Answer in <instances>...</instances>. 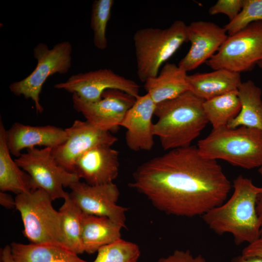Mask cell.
Masks as SVG:
<instances>
[{
    "label": "cell",
    "mask_w": 262,
    "mask_h": 262,
    "mask_svg": "<svg viewBox=\"0 0 262 262\" xmlns=\"http://www.w3.org/2000/svg\"><path fill=\"white\" fill-rule=\"evenodd\" d=\"M129 186L161 212L187 217L202 216L221 205L231 188L217 161L204 157L191 145L143 163Z\"/></svg>",
    "instance_id": "6da1fadb"
},
{
    "label": "cell",
    "mask_w": 262,
    "mask_h": 262,
    "mask_svg": "<svg viewBox=\"0 0 262 262\" xmlns=\"http://www.w3.org/2000/svg\"><path fill=\"white\" fill-rule=\"evenodd\" d=\"M233 192L228 200L202 216L216 234H231L236 245L250 244L261 236V221L257 213L258 197L262 187L242 175L233 182Z\"/></svg>",
    "instance_id": "7a4b0ae2"
},
{
    "label": "cell",
    "mask_w": 262,
    "mask_h": 262,
    "mask_svg": "<svg viewBox=\"0 0 262 262\" xmlns=\"http://www.w3.org/2000/svg\"><path fill=\"white\" fill-rule=\"evenodd\" d=\"M204 100L188 90L171 99L156 104L154 136L165 150L187 147L208 124Z\"/></svg>",
    "instance_id": "3957f363"
},
{
    "label": "cell",
    "mask_w": 262,
    "mask_h": 262,
    "mask_svg": "<svg viewBox=\"0 0 262 262\" xmlns=\"http://www.w3.org/2000/svg\"><path fill=\"white\" fill-rule=\"evenodd\" d=\"M197 147L207 159L224 160L246 169L262 166V131L246 126L227 125L213 129Z\"/></svg>",
    "instance_id": "277c9868"
},
{
    "label": "cell",
    "mask_w": 262,
    "mask_h": 262,
    "mask_svg": "<svg viewBox=\"0 0 262 262\" xmlns=\"http://www.w3.org/2000/svg\"><path fill=\"white\" fill-rule=\"evenodd\" d=\"M186 29L184 22L179 20L167 28L149 27L136 31L133 40L137 74L142 82L156 76L164 64L188 41Z\"/></svg>",
    "instance_id": "5b68a950"
},
{
    "label": "cell",
    "mask_w": 262,
    "mask_h": 262,
    "mask_svg": "<svg viewBox=\"0 0 262 262\" xmlns=\"http://www.w3.org/2000/svg\"><path fill=\"white\" fill-rule=\"evenodd\" d=\"M16 209L23 222V233L33 244L50 243L63 246L61 214L53 207V200L41 189L16 195Z\"/></svg>",
    "instance_id": "8992f818"
},
{
    "label": "cell",
    "mask_w": 262,
    "mask_h": 262,
    "mask_svg": "<svg viewBox=\"0 0 262 262\" xmlns=\"http://www.w3.org/2000/svg\"><path fill=\"white\" fill-rule=\"evenodd\" d=\"M72 49L68 41L56 44L50 49L45 43H38L33 49V56L37 61L36 67L24 79L11 83L10 92L15 96L31 99L36 113L41 114L44 109L39 96L43 85L50 76L68 72L72 66Z\"/></svg>",
    "instance_id": "52a82bcc"
},
{
    "label": "cell",
    "mask_w": 262,
    "mask_h": 262,
    "mask_svg": "<svg viewBox=\"0 0 262 262\" xmlns=\"http://www.w3.org/2000/svg\"><path fill=\"white\" fill-rule=\"evenodd\" d=\"M262 61V21L228 36L207 62L213 70L225 69L240 73L253 69Z\"/></svg>",
    "instance_id": "ba28073f"
},
{
    "label": "cell",
    "mask_w": 262,
    "mask_h": 262,
    "mask_svg": "<svg viewBox=\"0 0 262 262\" xmlns=\"http://www.w3.org/2000/svg\"><path fill=\"white\" fill-rule=\"evenodd\" d=\"M51 150L50 147L29 148L15 161L30 176L35 190H43L53 200L64 199L68 193L64 187H69L80 179L76 173L68 172L56 163Z\"/></svg>",
    "instance_id": "9c48e42d"
},
{
    "label": "cell",
    "mask_w": 262,
    "mask_h": 262,
    "mask_svg": "<svg viewBox=\"0 0 262 262\" xmlns=\"http://www.w3.org/2000/svg\"><path fill=\"white\" fill-rule=\"evenodd\" d=\"M54 87L76 94L88 102L99 100L102 93L110 89L122 90L136 98L140 96V86L136 82L109 68L71 75L66 82L55 84Z\"/></svg>",
    "instance_id": "30bf717a"
},
{
    "label": "cell",
    "mask_w": 262,
    "mask_h": 262,
    "mask_svg": "<svg viewBox=\"0 0 262 262\" xmlns=\"http://www.w3.org/2000/svg\"><path fill=\"white\" fill-rule=\"evenodd\" d=\"M73 107L86 121L100 130L114 131L120 126L124 118L136 100V98L122 90L105 91L99 100L85 102L76 94L72 96Z\"/></svg>",
    "instance_id": "8fae6325"
},
{
    "label": "cell",
    "mask_w": 262,
    "mask_h": 262,
    "mask_svg": "<svg viewBox=\"0 0 262 262\" xmlns=\"http://www.w3.org/2000/svg\"><path fill=\"white\" fill-rule=\"evenodd\" d=\"M65 130L66 140L52 148L51 153L56 163L71 173H75V163L84 153L98 146H112L117 141L111 132L98 129L87 121L76 120Z\"/></svg>",
    "instance_id": "7c38bea8"
},
{
    "label": "cell",
    "mask_w": 262,
    "mask_h": 262,
    "mask_svg": "<svg viewBox=\"0 0 262 262\" xmlns=\"http://www.w3.org/2000/svg\"><path fill=\"white\" fill-rule=\"evenodd\" d=\"M69 188L70 197L84 213L108 217L126 228L128 208L117 204L120 192L114 182L91 185L79 180Z\"/></svg>",
    "instance_id": "4fadbf2b"
},
{
    "label": "cell",
    "mask_w": 262,
    "mask_h": 262,
    "mask_svg": "<svg viewBox=\"0 0 262 262\" xmlns=\"http://www.w3.org/2000/svg\"><path fill=\"white\" fill-rule=\"evenodd\" d=\"M186 31L191 47L178 65L186 72L206 63L217 52L229 36L224 27L207 21H193L187 25Z\"/></svg>",
    "instance_id": "5bb4252c"
},
{
    "label": "cell",
    "mask_w": 262,
    "mask_h": 262,
    "mask_svg": "<svg viewBox=\"0 0 262 262\" xmlns=\"http://www.w3.org/2000/svg\"><path fill=\"white\" fill-rule=\"evenodd\" d=\"M156 104L146 94L139 96L127 113L120 126L126 129L125 141L134 151H149L154 145V123L152 118Z\"/></svg>",
    "instance_id": "9a60e30c"
},
{
    "label": "cell",
    "mask_w": 262,
    "mask_h": 262,
    "mask_svg": "<svg viewBox=\"0 0 262 262\" xmlns=\"http://www.w3.org/2000/svg\"><path fill=\"white\" fill-rule=\"evenodd\" d=\"M119 168L118 151L111 146H101L90 149L77 160L75 173L88 184L97 185L113 182Z\"/></svg>",
    "instance_id": "2e32d148"
},
{
    "label": "cell",
    "mask_w": 262,
    "mask_h": 262,
    "mask_svg": "<svg viewBox=\"0 0 262 262\" xmlns=\"http://www.w3.org/2000/svg\"><path fill=\"white\" fill-rule=\"evenodd\" d=\"M6 137L10 153L17 158L25 148H55L66 140L67 133L65 129L54 126H33L16 122L6 130Z\"/></svg>",
    "instance_id": "e0dca14e"
},
{
    "label": "cell",
    "mask_w": 262,
    "mask_h": 262,
    "mask_svg": "<svg viewBox=\"0 0 262 262\" xmlns=\"http://www.w3.org/2000/svg\"><path fill=\"white\" fill-rule=\"evenodd\" d=\"M189 90L204 100L237 91L242 83L240 73L225 69L187 75Z\"/></svg>",
    "instance_id": "ac0fdd59"
},
{
    "label": "cell",
    "mask_w": 262,
    "mask_h": 262,
    "mask_svg": "<svg viewBox=\"0 0 262 262\" xmlns=\"http://www.w3.org/2000/svg\"><path fill=\"white\" fill-rule=\"evenodd\" d=\"M187 72L174 63H165L158 75L144 82L145 90L157 104L189 90Z\"/></svg>",
    "instance_id": "d6986e66"
},
{
    "label": "cell",
    "mask_w": 262,
    "mask_h": 262,
    "mask_svg": "<svg viewBox=\"0 0 262 262\" xmlns=\"http://www.w3.org/2000/svg\"><path fill=\"white\" fill-rule=\"evenodd\" d=\"M124 228L111 219L83 213L82 239L84 252L93 254L121 239Z\"/></svg>",
    "instance_id": "ffe728a7"
},
{
    "label": "cell",
    "mask_w": 262,
    "mask_h": 262,
    "mask_svg": "<svg viewBox=\"0 0 262 262\" xmlns=\"http://www.w3.org/2000/svg\"><path fill=\"white\" fill-rule=\"evenodd\" d=\"M6 130L0 121V190L16 195L30 192L34 188L30 176L11 157L6 142Z\"/></svg>",
    "instance_id": "44dd1931"
},
{
    "label": "cell",
    "mask_w": 262,
    "mask_h": 262,
    "mask_svg": "<svg viewBox=\"0 0 262 262\" xmlns=\"http://www.w3.org/2000/svg\"><path fill=\"white\" fill-rule=\"evenodd\" d=\"M10 246L17 262H87L62 245L13 242Z\"/></svg>",
    "instance_id": "7402d4cb"
},
{
    "label": "cell",
    "mask_w": 262,
    "mask_h": 262,
    "mask_svg": "<svg viewBox=\"0 0 262 262\" xmlns=\"http://www.w3.org/2000/svg\"><path fill=\"white\" fill-rule=\"evenodd\" d=\"M241 108L227 126L234 128L246 126L262 131V91L251 80L242 82L238 89Z\"/></svg>",
    "instance_id": "603a6c76"
},
{
    "label": "cell",
    "mask_w": 262,
    "mask_h": 262,
    "mask_svg": "<svg viewBox=\"0 0 262 262\" xmlns=\"http://www.w3.org/2000/svg\"><path fill=\"white\" fill-rule=\"evenodd\" d=\"M59 211L61 214L63 246L74 253L84 252L82 239V220L83 212L70 197L68 193Z\"/></svg>",
    "instance_id": "cb8c5ba5"
},
{
    "label": "cell",
    "mask_w": 262,
    "mask_h": 262,
    "mask_svg": "<svg viewBox=\"0 0 262 262\" xmlns=\"http://www.w3.org/2000/svg\"><path fill=\"white\" fill-rule=\"evenodd\" d=\"M237 91L204 101V110L213 129L227 126L239 113L241 105Z\"/></svg>",
    "instance_id": "d4e9b609"
},
{
    "label": "cell",
    "mask_w": 262,
    "mask_h": 262,
    "mask_svg": "<svg viewBox=\"0 0 262 262\" xmlns=\"http://www.w3.org/2000/svg\"><path fill=\"white\" fill-rule=\"evenodd\" d=\"M114 4L113 0H95L92 3L90 27L93 32V43L100 50L108 46L106 29Z\"/></svg>",
    "instance_id": "484cf974"
},
{
    "label": "cell",
    "mask_w": 262,
    "mask_h": 262,
    "mask_svg": "<svg viewBox=\"0 0 262 262\" xmlns=\"http://www.w3.org/2000/svg\"><path fill=\"white\" fill-rule=\"evenodd\" d=\"M92 262H138L141 254L139 246L122 239L100 248Z\"/></svg>",
    "instance_id": "4316f807"
},
{
    "label": "cell",
    "mask_w": 262,
    "mask_h": 262,
    "mask_svg": "<svg viewBox=\"0 0 262 262\" xmlns=\"http://www.w3.org/2000/svg\"><path fill=\"white\" fill-rule=\"evenodd\" d=\"M262 21V0H243L236 16L224 26L229 36L233 35L252 23Z\"/></svg>",
    "instance_id": "83f0119b"
},
{
    "label": "cell",
    "mask_w": 262,
    "mask_h": 262,
    "mask_svg": "<svg viewBox=\"0 0 262 262\" xmlns=\"http://www.w3.org/2000/svg\"><path fill=\"white\" fill-rule=\"evenodd\" d=\"M242 5L243 0H218L210 8L209 13L212 15L224 14L231 21L240 12Z\"/></svg>",
    "instance_id": "f1b7e54d"
},
{
    "label": "cell",
    "mask_w": 262,
    "mask_h": 262,
    "mask_svg": "<svg viewBox=\"0 0 262 262\" xmlns=\"http://www.w3.org/2000/svg\"><path fill=\"white\" fill-rule=\"evenodd\" d=\"M157 262H207L201 255H193L189 250L176 249L171 254L161 257Z\"/></svg>",
    "instance_id": "f546056e"
},
{
    "label": "cell",
    "mask_w": 262,
    "mask_h": 262,
    "mask_svg": "<svg viewBox=\"0 0 262 262\" xmlns=\"http://www.w3.org/2000/svg\"><path fill=\"white\" fill-rule=\"evenodd\" d=\"M241 255L245 257H257L262 259V236L245 247Z\"/></svg>",
    "instance_id": "4dcf8cb0"
},
{
    "label": "cell",
    "mask_w": 262,
    "mask_h": 262,
    "mask_svg": "<svg viewBox=\"0 0 262 262\" xmlns=\"http://www.w3.org/2000/svg\"><path fill=\"white\" fill-rule=\"evenodd\" d=\"M0 204L2 206L9 209L16 207L15 199L5 192H0Z\"/></svg>",
    "instance_id": "1f68e13d"
},
{
    "label": "cell",
    "mask_w": 262,
    "mask_h": 262,
    "mask_svg": "<svg viewBox=\"0 0 262 262\" xmlns=\"http://www.w3.org/2000/svg\"><path fill=\"white\" fill-rule=\"evenodd\" d=\"M2 262H17L13 256L11 246L6 245L1 252Z\"/></svg>",
    "instance_id": "d6a6232c"
},
{
    "label": "cell",
    "mask_w": 262,
    "mask_h": 262,
    "mask_svg": "<svg viewBox=\"0 0 262 262\" xmlns=\"http://www.w3.org/2000/svg\"><path fill=\"white\" fill-rule=\"evenodd\" d=\"M230 262H262V259L257 257H245L240 255L233 257Z\"/></svg>",
    "instance_id": "836d02e7"
},
{
    "label": "cell",
    "mask_w": 262,
    "mask_h": 262,
    "mask_svg": "<svg viewBox=\"0 0 262 262\" xmlns=\"http://www.w3.org/2000/svg\"><path fill=\"white\" fill-rule=\"evenodd\" d=\"M257 214L261 221V236H262V192L259 195L256 205Z\"/></svg>",
    "instance_id": "e575fe53"
},
{
    "label": "cell",
    "mask_w": 262,
    "mask_h": 262,
    "mask_svg": "<svg viewBox=\"0 0 262 262\" xmlns=\"http://www.w3.org/2000/svg\"><path fill=\"white\" fill-rule=\"evenodd\" d=\"M257 65L259 66V67L262 69V61L258 62Z\"/></svg>",
    "instance_id": "d590c367"
},
{
    "label": "cell",
    "mask_w": 262,
    "mask_h": 262,
    "mask_svg": "<svg viewBox=\"0 0 262 262\" xmlns=\"http://www.w3.org/2000/svg\"><path fill=\"white\" fill-rule=\"evenodd\" d=\"M259 172L262 176V166H261L260 168H259Z\"/></svg>",
    "instance_id": "8d00e7d4"
}]
</instances>
